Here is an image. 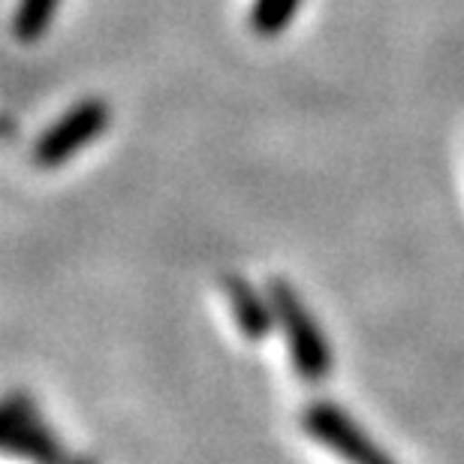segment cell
Returning a JSON list of instances; mask_svg holds the SVG:
<instances>
[{
	"label": "cell",
	"mask_w": 464,
	"mask_h": 464,
	"mask_svg": "<svg viewBox=\"0 0 464 464\" xmlns=\"http://www.w3.org/2000/svg\"><path fill=\"white\" fill-rule=\"evenodd\" d=\"M266 293L272 295L277 329L284 332L286 353H290L295 374L304 383H323L332 371V347L317 317L304 304L299 290L290 281H284V277H272L266 284Z\"/></svg>",
	"instance_id": "obj_1"
},
{
	"label": "cell",
	"mask_w": 464,
	"mask_h": 464,
	"mask_svg": "<svg viewBox=\"0 0 464 464\" xmlns=\"http://www.w3.org/2000/svg\"><path fill=\"white\" fill-rule=\"evenodd\" d=\"M112 124V106L103 97H85L72 103L58 121L43 130L34 145V163L40 169H58L72 160L82 148H88Z\"/></svg>",
	"instance_id": "obj_2"
},
{
	"label": "cell",
	"mask_w": 464,
	"mask_h": 464,
	"mask_svg": "<svg viewBox=\"0 0 464 464\" xmlns=\"http://www.w3.org/2000/svg\"><path fill=\"white\" fill-rule=\"evenodd\" d=\"M0 447L4 452H15V456L43 464L67 459L58 434L52 431V425H45L34 395L24 389L9 392L0 404Z\"/></svg>",
	"instance_id": "obj_3"
},
{
	"label": "cell",
	"mask_w": 464,
	"mask_h": 464,
	"mask_svg": "<svg viewBox=\"0 0 464 464\" xmlns=\"http://www.w3.org/2000/svg\"><path fill=\"white\" fill-rule=\"evenodd\" d=\"M302 431L320 447L356 464H389V452L377 447V440L353 420L335 401H314L302 411Z\"/></svg>",
	"instance_id": "obj_4"
},
{
	"label": "cell",
	"mask_w": 464,
	"mask_h": 464,
	"mask_svg": "<svg viewBox=\"0 0 464 464\" xmlns=\"http://www.w3.org/2000/svg\"><path fill=\"white\" fill-rule=\"evenodd\" d=\"M220 286H224L232 323H236V329L241 332V338H247L250 344H259V341H266L272 335L277 326L272 295L259 293L256 286L241 275H227L224 281H220Z\"/></svg>",
	"instance_id": "obj_5"
},
{
	"label": "cell",
	"mask_w": 464,
	"mask_h": 464,
	"mask_svg": "<svg viewBox=\"0 0 464 464\" xmlns=\"http://www.w3.org/2000/svg\"><path fill=\"white\" fill-rule=\"evenodd\" d=\"M61 0H18L13 13V36L18 43L34 45L52 31Z\"/></svg>",
	"instance_id": "obj_6"
},
{
	"label": "cell",
	"mask_w": 464,
	"mask_h": 464,
	"mask_svg": "<svg viewBox=\"0 0 464 464\" xmlns=\"http://www.w3.org/2000/svg\"><path fill=\"white\" fill-rule=\"evenodd\" d=\"M302 0H254L247 13V24L259 40H275L295 22Z\"/></svg>",
	"instance_id": "obj_7"
}]
</instances>
